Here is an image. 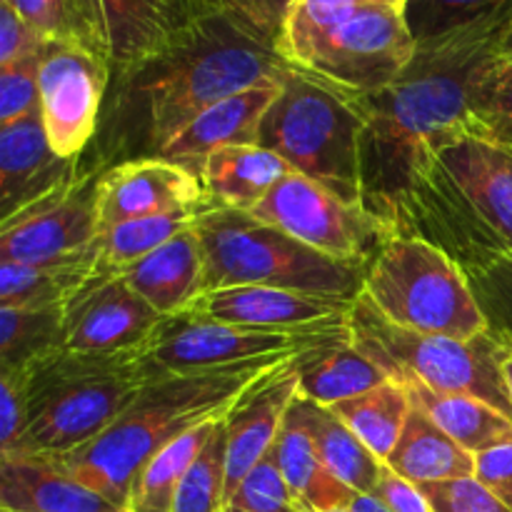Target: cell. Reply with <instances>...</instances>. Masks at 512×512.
<instances>
[{
	"label": "cell",
	"instance_id": "cell-1",
	"mask_svg": "<svg viewBox=\"0 0 512 512\" xmlns=\"http://www.w3.org/2000/svg\"><path fill=\"white\" fill-rule=\"evenodd\" d=\"M288 70L278 48L210 10L160 53L110 75L98 133L80 165L105 173L128 160L163 158L205 110L240 90L283 80Z\"/></svg>",
	"mask_w": 512,
	"mask_h": 512
},
{
	"label": "cell",
	"instance_id": "cell-2",
	"mask_svg": "<svg viewBox=\"0 0 512 512\" xmlns=\"http://www.w3.org/2000/svg\"><path fill=\"white\" fill-rule=\"evenodd\" d=\"M512 20H490L415 48L395 83L350 95L365 120L360 143L363 208L393 228L423 160L463 135H483L475 93L500 55Z\"/></svg>",
	"mask_w": 512,
	"mask_h": 512
},
{
	"label": "cell",
	"instance_id": "cell-3",
	"mask_svg": "<svg viewBox=\"0 0 512 512\" xmlns=\"http://www.w3.org/2000/svg\"><path fill=\"white\" fill-rule=\"evenodd\" d=\"M393 233L420 238L468 275L512 255V150L485 135L435 148L400 200Z\"/></svg>",
	"mask_w": 512,
	"mask_h": 512
},
{
	"label": "cell",
	"instance_id": "cell-4",
	"mask_svg": "<svg viewBox=\"0 0 512 512\" xmlns=\"http://www.w3.org/2000/svg\"><path fill=\"white\" fill-rule=\"evenodd\" d=\"M285 363L293 360H253L198 373L158 375L103 435L50 463L125 510L135 478L155 455L190 430L223 420L248 390Z\"/></svg>",
	"mask_w": 512,
	"mask_h": 512
},
{
	"label": "cell",
	"instance_id": "cell-5",
	"mask_svg": "<svg viewBox=\"0 0 512 512\" xmlns=\"http://www.w3.org/2000/svg\"><path fill=\"white\" fill-rule=\"evenodd\" d=\"M158 375L145 348L55 355L28 373L25 428L0 458L60 460L75 453L103 435Z\"/></svg>",
	"mask_w": 512,
	"mask_h": 512
},
{
	"label": "cell",
	"instance_id": "cell-6",
	"mask_svg": "<svg viewBox=\"0 0 512 512\" xmlns=\"http://www.w3.org/2000/svg\"><path fill=\"white\" fill-rule=\"evenodd\" d=\"M405 15L368 0H295L278 53L348 95H370L400 78L415 55Z\"/></svg>",
	"mask_w": 512,
	"mask_h": 512
},
{
	"label": "cell",
	"instance_id": "cell-7",
	"mask_svg": "<svg viewBox=\"0 0 512 512\" xmlns=\"http://www.w3.org/2000/svg\"><path fill=\"white\" fill-rule=\"evenodd\" d=\"M205 253L203 293L238 285L360 300L365 268L318 253L253 213L215 208L195 223Z\"/></svg>",
	"mask_w": 512,
	"mask_h": 512
},
{
	"label": "cell",
	"instance_id": "cell-8",
	"mask_svg": "<svg viewBox=\"0 0 512 512\" xmlns=\"http://www.w3.org/2000/svg\"><path fill=\"white\" fill-rule=\"evenodd\" d=\"M363 130V115L348 93L290 68L260 125L258 145L343 203L363 205Z\"/></svg>",
	"mask_w": 512,
	"mask_h": 512
},
{
	"label": "cell",
	"instance_id": "cell-9",
	"mask_svg": "<svg viewBox=\"0 0 512 512\" xmlns=\"http://www.w3.org/2000/svg\"><path fill=\"white\" fill-rule=\"evenodd\" d=\"M363 295L388 323L410 333L458 340L490 333L468 273L420 238L393 235L365 268Z\"/></svg>",
	"mask_w": 512,
	"mask_h": 512
},
{
	"label": "cell",
	"instance_id": "cell-10",
	"mask_svg": "<svg viewBox=\"0 0 512 512\" xmlns=\"http://www.w3.org/2000/svg\"><path fill=\"white\" fill-rule=\"evenodd\" d=\"M350 335L395 383H423L438 393L470 395L512 420V400L500 370L510 340L495 330L473 340L410 333L388 323L360 295L350 315Z\"/></svg>",
	"mask_w": 512,
	"mask_h": 512
},
{
	"label": "cell",
	"instance_id": "cell-11",
	"mask_svg": "<svg viewBox=\"0 0 512 512\" xmlns=\"http://www.w3.org/2000/svg\"><path fill=\"white\" fill-rule=\"evenodd\" d=\"M348 335L350 320L318 328L268 330L218 323L193 310H183L160 323L145 353L163 375L198 373L253 360H298Z\"/></svg>",
	"mask_w": 512,
	"mask_h": 512
},
{
	"label": "cell",
	"instance_id": "cell-12",
	"mask_svg": "<svg viewBox=\"0 0 512 512\" xmlns=\"http://www.w3.org/2000/svg\"><path fill=\"white\" fill-rule=\"evenodd\" d=\"M255 218L285 230L318 253L368 268L393 238V228L363 205H348L300 173H288L253 210Z\"/></svg>",
	"mask_w": 512,
	"mask_h": 512
},
{
	"label": "cell",
	"instance_id": "cell-13",
	"mask_svg": "<svg viewBox=\"0 0 512 512\" xmlns=\"http://www.w3.org/2000/svg\"><path fill=\"white\" fill-rule=\"evenodd\" d=\"M108 88V60L78 45L45 40L38 65L40 115L60 158L80 160L88 153L98 133Z\"/></svg>",
	"mask_w": 512,
	"mask_h": 512
},
{
	"label": "cell",
	"instance_id": "cell-14",
	"mask_svg": "<svg viewBox=\"0 0 512 512\" xmlns=\"http://www.w3.org/2000/svg\"><path fill=\"white\" fill-rule=\"evenodd\" d=\"M100 173L80 165L73 183L0 223V263L40 265L73 258L98 243Z\"/></svg>",
	"mask_w": 512,
	"mask_h": 512
},
{
	"label": "cell",
	"instance_id": "cell-15",
	"mask_svg": "<svg viewBox=\"0 0 512 512\" xmlns=\"http://www.w3.org/2000/svg\"><path fill=\"white\" fill-rule=\"evenodd\" d=\"M163 320L123 275H95L65 305V350L125 353L148 348Z\"/></svg>",
	"mask_w": 512,
	"mask_h": 512
},
{
	"label": "cell",
	"instance_id": "cell-16",
	"mask_svg": "<svg viewBox=\"0 0 512 512\" xmlns=\"http://www.w3.org/2000/svg\"><path fill=\"white\" fill-rule=\"evenodd\" d=\"M215 205L193 170L165 158L128 160L100 173L98 230L100 235L128 220ZM98 235V238H100Z\"/></svg>",
	"mask_w": 512,
	"mask_h": 512
},
{
	"label": "cell",
	"instance_id": "cell-17",
	"mask_svg": "<svg viewBox=\"0 0 512 512\" xmlns=\"http://www.w3.org/2000/svg\"><path fill=\"white\" fill-rule=\"evenodd\" d=\"M300 395L298 365L285 363L260 380L225 415V503L278 440L290 405Z\"/></svg>",
	"mask_w": 512,
	"mask_h": 512
},
{
	"label": "cell",
	"instance_id": "cell-18",
	"mask_svg": "<svg viewBox=\"0 0 512 512\" xmlns=\"http://www.w3.org/2000/svg\"><path fill=\"white\" fill-rule=\"evenodd\" d=\"M355 303L353 300L295 293V290L238 285V288L203 293L188 310L218 320V323L243 325V328L300 330L348 323Z\"/></svg>",
	"mask_w": 512,
	"mask_h": 512
},
{
	"label": "cell",
	"instance_id": "cell-19",
	"mask_svg": "<svg viewBox=\"0 0 512 512\" xmlns=\"http://www.w3.org/2000/svg\"><path fill=\"white\" fill-rule=\"evenodd\" d=\"M80 173V160H65L50 145L40 110L0 125V223L58 193Z\"/></svg>",
	"mask_w": 512,
	"mask_h": 512
},
{
	"label": "cell",
	"instance_id": "cell-20",
	"mask_svg": "<svg viewBox=\"0 0 512 512\" xmlns=\"http://www.w3.org/2000/svg\"><path fill=\"white\" fill-rule=\"evenodd\" d=\"M108 33L110 75L160 53L213 8L203 0H100Z\"/></svg>",
	"mask_w": 512,
	"mask_h": 512
},
{
	"label": "cell",
	"instance_id": "cell-21",
	"mask_svg": "<svg viewBox=\"0 0 512 512\" xmlns=\"http://www.w3.org/2000/svg\"><path fill=\"white\" fill-rule=\"evenodd\" d=\"M280 85L283 80H268L215 103L168 145L163 158L185 165L198 175L200 165L213 150L228 145H258L260 125L278 98Z\"/></svg>",
	"mask_w": 512,
	"mask_h": 512
},
{
	"label": "cell",
	"instance_id": "cell-22",
	"mask_svg": "<svg viewBox=\"0 0 512 512\" xmlns=\"http://www.w3.org/2000/svg\"><path fill=\"white\" fill-rule=\"evenodd\" d=\"M203 273V243L193 225L118 275L163 318H170L188 310L203 295Z\"/></svg>",
	"mask_w": 512,
	"mask_h": 512
},
{
	"label": "cell",
	"instance_id": "cell-23",
	"mask_svg": "<svg viewBox=\"0 0 512 512\" xmlns=\"http://www.w3.org/2000/svg\"><path fill=\"white\" fill-rule=\"evenodd\" d=\"M3 512H125L103 495L38 458H0Z\"/></svg>",
	"mask_w": 512,
	"mask_h": 512
},
{
	"label": "cell",
	"instance_id": "cell-24",
	"mask_svg": "<svg viewBox=\"0 0 512 512\" xmlns=\"http://www.w3.org/2000/svg\"><path fill=\"white\" fill-rule=\"evenodd\" d=\"M288 173V163L263 145H228L203 160L198 175L218 208L253 213Z\"/></svg>",
	"mask_w": 512,
	"mask_h": 512
},
{
	"label": "cell",
	"instance_id": "cell-25",
	"mask_svg": "<svg viewBox=\"0 0 512 512\" xmlns=\"http://www.w3.org/2000/svg\"><path fill=\"white\" fill-rule=\"evenodd\" d=\"M270 455L305 512H345L358 495L325 468L293 405Z\"/></svg>",
	"mask_w": 512,
	"mask_h": 512
},
{
	"label": "cell",
	"instance_id": "cell-26",
	"mask_svg": "<svg viewBox=\"0 0 512 512\" xmlns=\"http://www.w3.org/2000/svg\"><path fill=\"white\" fill-rule=\"evenodd\" d=\"M385 465L415 485L448 483L475 475V455L455 443L418 405L410 410L403 435Z\"/></svg>",
	"mask_w": 512,
	"mask_h": 512
},
{
	"label": "cell",
	"instance_id": "cell-27",
	"mask_svg": "<svg viewBox=\"0 0 512 512\" xmlns=\"http://www.w3.org/2000/svg\"><path fill=\"white\" fill-rule=\"evenodd\" d=\"M295 365L300 375V395L323 408L358 398L390 380V375L355 343L353 335L303 355Z\"/></svg>",
	"mask_w": 512,
	"mask_h": 512
},
{
	"label": "cell",
	"instance_id": "cell-28",
	"mask_svg": "<svg viewBox=\"0 0 512 512\" xmlns=\"http://www.w3.org/2000/svg\"><path fill=\"white\" fill-rule=\"evenodd\" d=\"M295 413L300 415L308 428L315 453L323 460L325 468L360 495H370L378 485L385 463L375 458L373 450L338 418L330 408L313 403V400L298 395L293 403Z\"/></svg>",
	"mask_w": 512,
	"mask_h": 512
},
{
	"label": "cell",
	"instance_id": "cell-29",
	"mask_svg": "<svg viewBox=\"0 0 512 512\" xmlns=\"http://www.w3.org/2000/svg\"><path fill=\"white\" fill-rule=\"evenodd\" d=\"M98 243L85 253L55 263H0V308L68 305L95 278Z\"/></svg>",
	"mask_w": 512,
	"mask_h": 512
},
{
	"label": "cell",
	"instance_id": "cell-30",
	"mask_svg": "<svg viewBox=\"0 0 512 512\" xmlns=\"http://www.w3.org/2000/svg\"><path fill=\"white\" fill-rule=\"evenodd\" d=\"M405 388L413 405L428 413L468 453L478 455L512 440V420L483 400L470 395L438 393L423 383H405Z\"/></svg>",
	"mask_w": 512,
	"mask_h": 512
},
{
	"label": "cell",
	"instance_id": "cell-31",
	"mask_svg": "<svg viewBox=\"0 0 512 512\" xmlns=\"http://www.w3.org/2000/svg\"><path fill=\"white\" fill-rule=\"evenodd\" d=\"M65 353V305L0 308V373H30Z\"/></svg>",
	"mask_w": 512,
	"mask_h": 512
},
{
	"label": "cell",
	"instance_id": "cell-32",
	"mask_svg": "<svg viewBox=\"0 0 512 512\" xmlns=\"http://www.w3.org/2000/svg\"><path fill=\"white\" fill-rule=\"evenodd\" d=\"M218 205H200V208L175 210V213L150 215V218L128 220L98 238V260H95V275H118L133 263L143 260L160 245L173 240L183 230L193 228L203 215L215 210Z\"/></svg>",
	"mask_w": 512,
	"mask_h": 512
},
{
	"label": "cell",
	"instance_id": "cell-33",
	"mask_svg": "<svg viewBox=\"0 0 512 512\" xmlns=\"http://www.w3.org/2000/svg\"><path fill=\"white\" fill-rule=\"evenodd\" d=\"M48 43L78 45L110 63L100 0H5Z\"/></svg>",
	"mask_w": 512,
	"mask_h": 512
},
{
	"label": "cell",
	"instance_id": "cell-34",
	"mask_svg": "<svg viewBox=\"0 0 512 512\" xmlns=\"http://www.w3.org/2000/svg\"><path fill=\"white\" fill-rule=\"evenodd\" d=\"M330 410L385 463L403 435L413 400L405 385L388 380L358 398L330 405Z\"/></svg>",
	"mask_w": 512,
	"mask_h": 512
},
{
	"label": "cell",
	"instance_id": "cell-35",
	"mask_svg": "<svg viewBox=\"0 0 512 512\" xmlns=\"http://www.w3.org/2000/svg\"><path fill=\"white\" fill-rule=\"evenodd\" d=\"M218 423L220 420H213V423L190 430L188 435L168 445L163 453L155 455L135 478L125 512H173L175 495L185 473L205 448Z\"/></svg>",
	"mask_w": 512,
	"mask_h": 512
},
{
	"label": "cell",
	"instance_id": "cell-36",
	"mask_svg": "<svg viewBox=\"0 0 512 512\" xmlns=\"http://www.w3.org/2000/svg\"><path fill=\"white\" fill-rule=\"evenodd\" d=\"M403 15L415 45H423L490 20H512V0H408Z\"/></svg>",
	"mask_w": 512,
	"mask_h": 512
},
{
	"label": "cell",
	"instance_id": "cell-37",
	"mask_svg": "<svg viewBox=\"0 0 512 512\" xmlns=\"http://www.w3.org/2000/svg\"><path fill=\"white\" fill-rule=\"evenodd\" d=\"M225 420V418H223ZM220 420L198 458L185 473L173 512H223L225 508V425Z\"/></svg>",
	"mask_w": 512,
	"mask_h": 512
},
{
	"label": "cell",
	"instance_id": "cell-38",
	"mask_svg": "<svg viewBox=\"0 0 512 512\" xmlns=\"http://www.w3.org/2000/svg\"><path fill=\"white\" fill-rule=\"evenodd\" d=\"M475 118L485 138L512 150V60L498 55L475 93Z\"/></svg>",
	"mask_w": 512,
	"mask_h": 512
},
{
	"label": "cell",
	"instance_id": "cell-39",
	"mask_svg": "<svg viewBox=\"0 0 512 512\" xmlns=\"http://www.w3.org/2000/svg\"><path fill=\"white\" fill-rule=\"evenodd\" d=\"M223 512H305L285 483L273 455L250 470L248 478L225 503Z\"/></svg>",
	"mask_w": 512,
	"mask_h": 512
},
{
	"label": "cell",
	"instance_id": "cell-40",
	"mask_svg": "<svg viewBox=\"0 0 512 512\" xmlns=\"http://www.w3.org/2000/svg\"><path fill=\"white\" fill-rule=\"evenodd\" d=\"M468 278L490 330L512 343V255Z\"/></svg>",
	"mask_w": 512,
	"mask_h": 512
},
{
	"label": "cell",
	"instance_id": "cell-41",
	"mask_svg": "<svg viewBox=\"0 0 512 512\" xmlns=\"http://www.w3.org/2000/svg\"><path fill=\"white\" fill-rule=\"evenodd\" d=\"M38 65L40 55L0 68V125L18 123L40 110Z\"/></svg>",
	"mask_w": 512,
	"mask_h": 512
},
{
	"label": "cell",
	"instance_id": "cell-42",
	"mask_svg": "<svg viewBox=\"0 0 512 512\" xmlns=\"http://www.w3.org/2000/svg\"><path fill=\"white\" fill-rule=\"evenodd\" d=\"M293 3L295 0H208L210 8L230 15L235 23L273 48H278L280 30Z\"/></svg>",
	"mask_w": 512,
	"mask_h": 512
},
{
	"label": "cell",
	"instance_id": "cell-43",
	"mask_svg": "<svg viewBox=\"0 0 512 512\" xmlns=\"http://www.w3.org/2000/svg\"><path fill=\"white\" fill-rule=\"evenodd\" d=\"M433 512H512L475 478L420 485Z\"/></svg>",
	"mask_w": 512,
	"mask_h": 512
},
{
	"label": "cell",
	"instance_id": "cell-44",
	"mask_svg": "<svg viewBox=\"0 0 512 512\" xmlns=\"http://www.w3.org/2000/svg\"><path fill=\"white\" fill-rule=\"evenodd\" d=\"M28 418V373H0V455L18 443Z\"/></svg>",
	"mask_w": 512,
	"mask_h": 512
},
{
	"label": "cell",
	"instance_id": "cell-45",
	"mask_svg": "<svg viewBox=\"0 0 512 512\" xmlns=\"http://www.w3.org/2000/svg\"><path fill=\"white\" fill-rule=\"evenodd\" d=\"M45 48V40L25 23L18 10L0 0V68L38 58Z\"/></svg>",
	"mask_w": 512,
	"mask_h": 512
},
{
	"label": "cell",
	"instance_id": "cell-46",
	"mask_svg": "<svg viewBox=\"0 0 512 512\" xmlns=\"http://www.w3.org/2000/svg\"><path fill=\"white\" fill-rule=\"evenodd\" d=\"M473 478L512 510V440L475 455Z\"/></svg>",
	"mask_w": 512,
	"mask_h": 512
},
{
	"label": "cell",
	"instance_id": "cell-47",
	"mask_svg": "<svg viewBox=\"0 0 512 512\" xmlns=\"http://www.w3.org/2000/svg\"><path fill=\"white\" fill-rule=\"evenodd\" d=\"M370 495L375 500H380L390 512H433L428 498L420 490V485L400 478L388 465L383 468L378 485H375V490Z\"/></svg>",
	"mask_w": 512,
	"mask_h": 512
},
{
	"label": "cell",
	"instance_id": "cell-48",
	"mask_svg": "<svg viewBox=\"0 0 512 512\" xmlns=\"http://www.w3.org/2000/svg\"><path fill=\"white\" fill-rule=\"evenodd\" d=\"M345 512H390L388 508H385L380 500H375L373 495H355L353 503L348 505V510Z\"/></svg>",
	"mask_w": 512,
	"mask_h": 512
},
{
	"label": "cell",
	"instance_id": "cell-49",
	"mask_svg": "<svg viewBox=\"0 0 512 512\" xmlns=\"http://www.w3.org/2000/svg\"><path fill=\"white\" fill-rule=\"evenodd\" d=\"M500 370H503L505 388H508V395L512 400V343H508V348L503 350V358H500Z\"/></svg>",
	"mask_w": 512,
	"mask_h": 512
},
{
	"label": "cell",
	"instance_id": "cell-50",
	"mask_svg": "<svg viewBox=\"0 0 512 512\" xmlns=\"http://www.w3.org/2000/svg\"><path fill=\"white\" fill-rule=\"evenodd\" d=\"M500 55H503V58L512 60V25L508 28V33H505L503 43H500Z\"/></svg>",
	"mask_w": 512,
	"mask_h": 512
},
{
	"label": "cell",
	"instance_id": "cell-51",
	"mask_svg": "<svg viewBox=\"0 0 512 512\" xmlns=\"http://www.w3.org/2000/svg\"><path fill=\"white\" fill-rule=\"evenodd\" d=\"M368 3H378V5H388V8H395L403 13L405 5H408V0H368Z\"/></svg>",
	"mask_w": 512,
	"mask_h": 512
},
{
	"label": "cell",
	"instance_id": "cell-52",
	"mask_svg": "<svg viewBox=\"0 0 512 512\" xmlns=\"http://www.w3.org/2000/svg\"><path fill=\"white\" fill-rule=\"evenodd\" d=\"M203 3H205V5H208V0H203ZM208 8H210V5H208Z\"/></svg>",
	"mask_w": 512,
	"mask_h": 512
}]
</instances>
